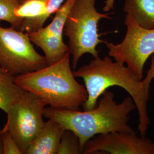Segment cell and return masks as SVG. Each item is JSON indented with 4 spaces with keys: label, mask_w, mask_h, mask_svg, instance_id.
Segmentation results:
<instances>
[{
    "label": "cell",
    "mask_w": 154,
    "mask_h": 154,
    "mask_svg": "<svg viewBox=\"0 0 154 154\" xmlns=\"http://www.w3.org/2000/svg\"><path fill=\"white\" fill-rule=\"evenodd\" d=\"M73 73L76 78H82L88 94L82 105L83 110H93L98 105L99 97L107 88L117 86L125 89L134 100L139 114L138 131L145 135L150 125L147 112L149 85L140 80L124 63L112 61L110 56L102 59L94 58L88 65L81 66Z\"/></svg>",
    "instance_id": "6da1fadb"
},
{
    "label": "cell",
    "mask_w": 154,
    "mask_h": 154,
    "mask_svg": "<svg viewBox=\"0 0 154 154\" xmlns=\"http://www.w3.org/2000/svg\"><path fill=\"white\" fill-rule=\"evenodd\" d=\"M137 108L131 97L120 104L114 100V94L106 90L99 97L98 105L93 110H59L45 107L44 116L58 122L65 130H71L79 138L83 148L94 136L112 132H134L128 124L130 114Z\"/></svg>",
    "instance_id": "7a4b0ae2"
},
{
    "label": "cell",
    "mask_w": 154,
    "mask_h": 154,
    "mask_svg": "<svg viewBox=\"0 0 154 154\" xmlns=\"http://www.w3.org/2000/svg\"><path fill=\"white\" fill-rule=\"evenodd\" d=\"M115 0H106L105 2V6L103 8V11L109 12L114 9Z\"/></svg>",
    "instance_id": "ac0fdd59"
},
{
    "label": "cell",
    "mask_w": 154,
    "mask_h": 154,
    "mask_svg": "<svg viewBox=\"0 0 154 154\" xmlns=\"http://www.w3.org/2000/svg\"><path fill=\"white\" fill-rule=\"evenodd\" d=\"M153 79H154V54L151 57V63L150 68L147 72V75L143 80L144 82L150 86L151 82Z\"/></svg>",
    "instance_id": "e0dca14e"
},
{
    "label": "cell",
    "mask_w": 154,
    "mask_h": 154,
    "mask_svg": "<svg viewBox=\"0 0 154 154\" xmlns=\"http://www.w3.org/2000/svg\"><path fill=\"white\" fill-rule=\"evenodd\" d=\"M25 91L17 84L15 77L0 68V109L6 113Z\"/></svg>",
    "instance_id": "8fae6325"
},
{
    "label": "cell",
    "mask_w": 154,
    "mask_h": 154,
    "mask_svg": "<svg viewBox=\"0 0 154 154\" xmlns=\"http://www.w3.org/2000/svg\"><path fill=\"white\" fill-rule=\"evenodd\" d=\"M1 136L2 142L3 154H23L15 140L9 131L2 129Z\"/></svg>",
    "instance_id": "9a60e30c"
},
{
    "label": "cell",
    "mask_w": 154,
    "mask_h": 154,
    "mask_svg": "<svg viewBox=\"0 0 154 154\" xmlns=\"http://www.w3.org/2000/svg\"><path fill=\"white\" fill-rule=\"evenodd\" d=\"M123 11L140 26L154 29V0H125Z\"/></svg>",
    "instance_id": "7c38bea8"
},
{
    "label": "cell",
    "mask_w": 154,
    "mask_h": 154,
    "mask_svg": "<svg viewBox=\"0 0 154 154\" xmlns=\"http://www.w3.org/2000/svg\"><path fill=\"white\" fill-rule=\"evenodd\" d=\"M24 0H0V21L8 22L20 30L23 19L15 16L14 9Z\"/></svg>",
    "instance_id": "4fadbf2b"
},
{
    "label": "cell",
    "mask_w": 154,
    "mask_h": 154,
    "mask_svg": "<svg viewBox=\"0 0 154 154\" xmlns=\"http://www.w3.org/2000/svg\"><path fill=\"white\" fill-rule=\"evenodd\" d=\"M46 103L35 94L26 91L8 112L2 130L9 131L22 154L44 126V110Z\"/></svg>",
    "instance_id": "52a82bcc"
},
{
    "label": "cell",
    "mask_w": 154,
    "mask_h": 154,
    "mask_svg": "<svg viewBox=\"0 0 154 154\" xmlns=\"http://www.w3.org/2000/svg\"><path fill=\"white\" fill-rule=\"evenodd\" d=\"M105 152L111 154H154V143L135 132H112L98 135L88 140L83 154Z\"/></svg>",
    "instance_id": "9c48e42d"
},
{
    "label": "cell",
    "mask_w": 154,
    "mask_h": 154,
    "mask_svg": "<svg viewBox=\"0 0 154 154\" xmlns=\"http://www.w3.org/2000/svg\"><path fill=\"white\" fill-rule=\"evenodd\" d=\"M46 2V13L45 14V21L49 18L51 15L55 13L62 5L66 0H45Z\"/></svg>",
    "instance_id": "2e32d148"
},
{
    "label": "cell",
    "mask_w": 154,
    "mask_h": 154,
    "mask_svg": "<svg viewBox=\"0 0 154 154\" xmlns=\"http://www.w3.org/2000/svg\"><path fill=\"white\" fill-rule=\"evenodd\" d=\"M83 154L79 138L71 130H65L62 138L57 154Z\"/></svg>",
    "instance_id": "5bb4252c"
},
{
    "label": "cell",
    "mask_w": 154,
    "mask_h": 154,
    "mask_svg": "<svg viewBox=\"0 0 154 154\" xmlns=\"http://www.w3.org/2000/svg\"><path fill=\"white\" fill-rule=\"evenodd\" d=\"M70 54L54 64L15 77L18 85L35 94L50 107L80 110L88 99L85 86L77 82L70 66Z\"/></svg>",
    "instance_id": "3957f363"
},
{
    "label": "cell",
    "mask_w": 154,
    "mask_h": 154,
    "mask_svg": "<svg viewBox=\"0 0 154 154\" xmlns=\"http://www.w3.org/2000/svg\"><path fill=\"white\" fill-rule=\"evenodd\" d=\"M65 129L58 122L48 119L25 154H57Z\"/></svg>",
    "instance_id": "30bf717a"
},
{
    "label": "cell",
    "mask_w": 154,
    "mask_h": 154,
    "mask_svg": "<svg viewBox=\"0 0 154 154\" xmlns=\"http://www.w3.org/2000/svg\"><path fill=\"white\" fill-rule=\"evenodd\" d=\"M75 1L66 0L48 26L28 33L32 42L43 51L48 65L61 60L69 51L68 45L63 42V34L67 17Z\"/></svg>",
    "instance_id": "ba28073f"
},
{
    "label": "cell",
    "mask_w": 154,
    "mask_h": 154,
    "mask_svg": "<svg viewBox=\"0 0 154 154\" xmlns=\"http://www.w3.org/2000/svg\"><path fill=\"white\" fill-rule=\"evenodd\" d=\"M48 65L44 56L34 49L28 33L0 24V68L17 77Z\"/></svg>",
    "instance_id": "5b68a950"
},
{
    "label": "cell",
    "mask_w": 154,
    "mask_h": 154,
    "mask_svg": "<svg viewBox=\"0 0 154 154\" xmlns=\"http://www.w3.org/2000/svg\"><path fill=\"white\" fill-rule=\"evenodd\" d=\"M96 0H76L67 16L64 34L68 38L69 51L72 56V67L77 69L85 54L99 57L97 46L105 41L99 38L98 23L102 19H111L110 13H101L95 8Z\"/></svg>",
    "instance_id": "277c9868"
},
{
    "label": "cell",
    "mask_w": 154,
    "mask_h": 154,
    "mask_svg": "<svg viewBox=\"0 0 154 154\" xmlns=\"http://www.w3.org/2000/svg\"><path fill=\"white\" fill-rule=\"evenodd\" d=\"M0 154H3V147H2V142L0 132Z\"/></svg>",
    "instance_id": "d6986e66"
},
{
    "label": "cell",
    "mask_w": 154,
    "mask_h": 154,
    "mask_svg": "<svg viewBox=\"0 0 154 154\" xmlns=\"http://www.w3.org/2000/svg\"><path fill=\"white\" fill-rule=\"evenodd\" d=\"M1 130H2V129L0 128V132H1Z\"/></svg>",
    "instance_id": "ffe728a7"
},
{
    "label": "cell",
    "mask_w": 154,
    "mask_h": 154,
    "mask_svg": "<svg viewBox=\"0 0 154 154\" xmlns=\"http://www.w3.org/2000/svg\"><path fill=\"white\" fill-rule=\"evenodd\" d=\"M125 25L126 34L121 43L114 44L105 41L104 44L110 57L126 64L142 80L144 64L154 54V29L140 26L129 13H127Z\"/></svg>",
    "instance_id": "8992f818"
}]
</instances>
